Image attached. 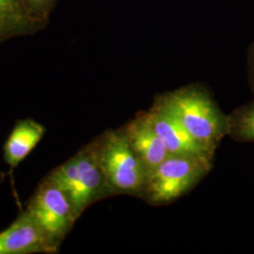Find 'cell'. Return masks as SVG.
I'll use <instances>...</instances> for the list:
<instances>
[{"mask_svg":"<svg viewBox=\"0 0 254 254\" xmlns=\"http://www.w3.org/2000/svg\"><path fill=\"white\" fill-rule=\"evenodd\" d=\"M47 177L67 195L78 218L94 203L113 197L101 165L97 137L55 168Z\"/></svg>","mask_w":254,"mask_h":254,"instance_id":"cell-2","label":"cell"},{"mask_svg":"<svg viewBox=\"0 0 254 254\" xmlns=\"http://www.w3.org/2000/svg\"><path fill=\"white\" fill-rule=\"evenodd\" d=\"M25 210L41 229L54 254L60 252L79 218L67 195L47 176L38 186Z\"/></svg>","mask_w":254,"mask_h":254,"instance_id":"cell-5","label":"cell"},{"mask_svg":"<svg viewBox=\"0 0 254 254\" xmlns=\"http://www.w3.org/2000/svg\"><path fill=\"white\" fill-rule=\"evenodd\" d=\"M96 137L101 165L113 196L141 199L148 174L122 127L106 130Z\"/></svg>","mask_w":254,"mask_h":254,"instance_id":"cell-4","label":"cell"},{"mask_svg":"<svg viewBox=\"0 0 254 254\" xmlns=\"http://www.w3.org/2000/svg\"><path fill=\"white\" fill-rule=\"evenodd\" d=\"M227 136L237 142H254V99L228 114Z\"/></svg>","mask_w":254,"mask_h":254,"instance_id":"cell-11","label":"cell"},{"mask_svg":"<svg viewBox=\"0 0 254 254\" xmlns=\"http://www.w3.org/2000/svg\"><path fill=\"white\" fill-rule=\"evenodd\" d=\"M24 2L33 16L46 23L56 0H24Z\"/></svg>","mask_w":254,"mask_h":254,"instance_id":"cell-12","label":"cell"},{"mask_svg":"<svg viewBox=\"0 0 254 254\" xmlns=\"http://www.w3.org/2000/svg\"><path fill=\"white\" fill-rule=\"evenodd\" d=\"M154 102L166 109L196 141L213 154L227 136L228 114L200 84H190L158 94Z\"/></svg>","mask_w":254,"mask_h":254,"instance_id":"cell-1","label":"cell"},{"mask_svg":"<svg viewBox=\"0 0 254 254\" xmlns=\"http://www.w3.org/2000/svg\"><path fill=\"white\" fill-rule=\"evenodd\" d=\"M45 27L27 9L24 0H0V43L35 33Z\"/></svg>","mask_w":254,"mask_h":254,"instance_id":"cell-10","label":"cell"},{"mask_svg":"<svg viewBox=\"0 0 254 254\" xmlns=\"http://www.w3.org/2000/svg\"><path fill=\"white\" fill-rule=\"evenodd\" d=\"M46 133V127L33 119L17 121L3 147L5 163L12 170L16 169L36 148Z\"/></svg>","mask_w":254,"mask_h":254,"instance_id":"cell-9","label":"cell"},{"mask_svg":"<svg viewBox=\"0 0 254 254\" xmlns=\"http://www.w3.org/2000/svg\"><path fill=\"white\" fill-rule=\"evenodd\" d=\"M146 116L167 146L170 154L200 155L214 159V155L205 147L200 145L181 124L166 109L153 103Z\"/></svg>","mask_w":254,"mask_h":254,"instance_id":"cell-7","label":"cell"},{"mask_svg":"<svg viewBox=\"0 0 254 254\" xmlns=\"http://www.w3.org/2000/svg\"><path fill=\"white\" fill-rule=\"evenodd\" d=\"M122 129L148 175L170 155L162 137L149 122L145 111L138 112Z\"/></svg>","mask_w":254,"mask_h":254,"instance_id":"cell-6","label":"cell"},{"mask_svg":"<svg viewBox=\"0 0 254 254\" xmlns=\"http://www.w3.org/2000/svg\"><path fill=\"white\" fill-rule=\"evenodd\" d=\"M54 254L41 229L26 210L0 233V254Z\"/></svg>","mask_w":254,"mask_h":254,"instance_id":"cell-8","label":"cell"},{"mask_svg":"<svg viewBox=\"0 0 254 254\" xmlns=\"http://www.w3.org/2000/svg\"><path fill=\"white\" fill-rule=\"evenodd\" d=\"M249 73L252 90L254 91V45L251 47L249 53Z\"/></svg>","mask_w":254,"mask_h":254,"instance_id":"cell-13","label":"cell"},{"mask_svg":"<svg viewBox=\"0 0 254 254\" xmlns=\"http://www.w3.org/2000/svg\"><path fill=\"white\" fill-rule=\"evenodd\" d=\"M213 158L200 155L170 154L149 173L141 200L162 206L192 190L213 169Z\"/></svg>","mask_w":254,"mask_h":254,"instance_id":"cell-3","label":"cell"}]
</instances>
